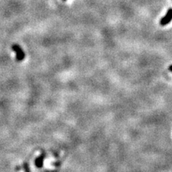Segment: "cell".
<instances>
[{
  "label": "cell",
  "instance_id": "obj_1",
  "mask_svg": "<svg viewBox=\"0 0 172 172\" xmlns=\"http://www.w3.org/2000/svg\"><path fill=\"white\" fill-rule=\"evenodd\" d=\"M12 50L16 54V58L18 61H22L25 58V54L23 50L18 45H13Z\"/></svg>",
  "mask_w": 172,
  "mask_h": 172
},
{
  "label": "cell",
  "instance_id": "obj_2",
  "mask_svg": "<svg viewBox=\"0 0 172 172\" xmlns=\"http://www.w3.org/2000/svg\"><path fill=\"white\" fill-rule=\"evenodd\" d=\"M172 20V9H169L167 11L166 14L164 15V17L160 20V25L162 26H165L170 22Z\"/></svg>",
  "mask_w": 172,
  "mask_h": 172
},
{
  "label": "cell",
  "instance_id": "obj_3",
  "mask_svg": "<svg viewBox=\"0 0 172 172\" xmlns=\"http://www.w3.org/2000/svg\"><path fill=\"white\" fill-rule=\"evenodd\" d=\"M45 157H46V154L44 151H42V153L38 156V158L34 160V164L37 168L40 169L43 166V164H44V160Z\"/></svg>",
  "mask_w": 172,
  "mask_h": 172
},
{
  "label": "cell",
  "instance_id": "obj_4",
  "mask_svg": "<svg viewBox=\"0 0 172 172\" xmlns=\"http://www.w3.org/2000/svg\"><path fill=\"white\" fill-rule=\"evenodd\" d=\"M22 169L25 172H31L29 165H28L27 163H26V162L24 163V164H22Z\"/></svg>",
  "mask_w": 172,
  "mask_h": 172
},
{
  "label": "cell",
  "instance_id": "obj_5",
  "mask_svg": "<svg viewBox=\"0 0 172 172\" xmlns=\"http://www.w3.org/2000/svg\"><path fill=\"white\" fill-rule=\"evenodd\" d=\"M169 70H170L171 72H172V65H171L170 67H169Z\"/></svg>",
  "mask_w": 172,
  "mask_h": 172
},
{
  "label": "cell",
  "instance_id": "obj_6",
  "mask_svg": "<svg viewBox=\"0 0 172 172\" xmlns=\"http://www.w3.org/2000/svg\"><path fill=\"white\" fill-rule=\"evenodd\" d=\"M63 1H66V0H63Z\"/></svg>",
  "mask_w": 172,
  "mask_h": 172
}]
</instances>
